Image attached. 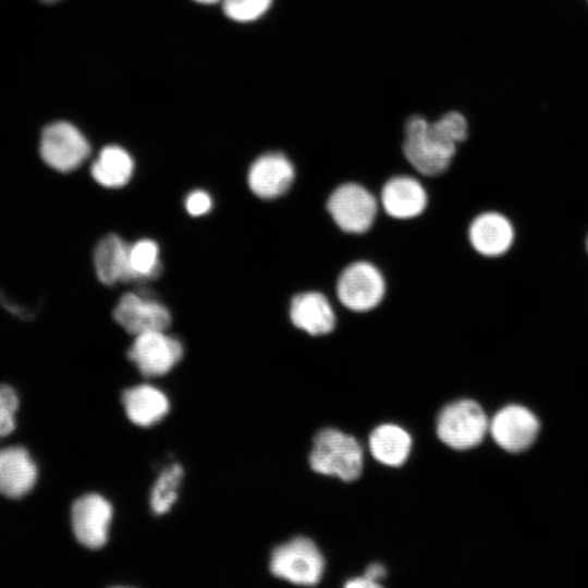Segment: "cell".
Listing matches in <instances>:
<instances>
[{
    "label": "cell",
    "mask_w": 588,
    "mask_h": 588,
    "mask_svg": "<svg viewBox=\"0 0 588 588\" xmlns=\"http://www.w3.org/2000/svg\"><path fill=\"white\" fill-rule=\"evenodd\" d=\"M467 135V121L460 112H448L432 123L414 115L405 123L403 154L418 173L436 176L449 169L457 144Z\"/></svg>",
    "instance_id": "1"
},
{
    "label": "cell",
    "mask_w": 588,
    "mask_h": 588,
    "mask_svg": "<svg viewBox=\"0 0 588 588\" xmlns=\"http://www.w3.org/2000/svg\"><path fill=\"white\" fill-rule=\"evenodd\" d=\"M309 464L316 473L353 481L363 469V450L354 437L324 428L314 438Z\"/></svg>",
    "instance_id": "2"
},
{
    "label": "cell",
    "mask_w": 588,
    "mask_h": 588,
    "mask_svg": "<svg viewBox=\"0 0 588 588\" xmlns=\"http://www.w3.org/2000/svg\"><path fill=\"white\" fill-rule=\"evenodd\" d=\"M488 431V417L482 407L473 400H460L448 404L437 419L439 439L455 450L475 448Z\"/></svg>",
    "instance_id": "3"
},
{
    "label": "cell",
    "mask_w": 588,
    "mask_h": 588,
    "mask_svg": "<svg viewBox=\"0 0 588 588\" xmlns=\"http://www.w3.org/2000/svg\"><path fill=\"white\" fill-rule=\"evenodd\" d=\"M324 569V560L308 538L296 537L277 547L270 558L271 573L296 585L315 586Z\"/></svg>",
    "instance_id": "4"
},
{
    "label": "cell",
    "mask_w": 588,
    "mask_h": 588,
    "mask_svg": "<svg viewBox=\"0 0 588 588\" xmlns=\"http://www.w3.org/2000/svg\"><path fill=\"white\" fill-rule=\"evenodd\" d=\"M327 211L338 225L346 233L360 234L368 231L378 212V204L373 195L357 183H344L329 196Z\"/></svg>",
    "instance_id": "5"
},
{
    "label": "cell",
    "mask_w": 588,
    "mask_h": 588,
    "mask_svg": "<svg viewBox=\"0 0 588 588\" xmlns=\"http://www.w3.org/2000/svg\"><path fill=\"white\" fill-rule=\"evenodd\" d=\"M385 293L384 279L377 267L356 261L343 269L336 281V296L350 310L365 313L376 308Z\"/></svg>",
    "instance_id": "6"
},
{
    "label": "cell",
    "mask_w": 588,
    "mask_h": 588,
    "mask_svg": "<svg viewBox=\"0 0 588 588\" xmlns=\"http://www.w3.org/2000/svg\"><path fill=\"white\" fill-rule=\"evenodd\" d=\"M89 152L87 139L71 123L53 122L42 130L40 156L45 163L56 171L66 173L77 169Z\"/></svg>",
    "instance_id": "7"
},
{
    "label": "cell",
    "mask_w": 588,
    "mask_h": 588,
    "mask_svg": "<svg viewBox=\"0 0 588 588\" xmlns=\"http://www.w3.org/2000/svg\"><path fill=\"white\" fill-rule=\"evenodd\" d=\"M183 353L177 339L156 330L135 335L127 355L144 376L159 377L170 372Z\"/></svg>",
    "instance_id": "8"
},
{
    "label": "cell",
    "mask_w": 588,
    "mask_h": 588,
    "mask_svg": "<svg viewBox=\"0 0 588 588\" xmlns=\"http://www.w3.org/2000/svg\"><path fill=\"white\" fill-rule=\"evenodd\" d=\"M540 424L527 407L510 404L499 409L489 421V432L504 451L520 453L536 440Z\"/></svg>",
    "instance_id": "9"
},
{
    "label": "cell",
    "mask_w": 588,
    "mask_h": 588,
    "mask_svg": "<svg viewBox=\"0 0 588 588\" xmlns=\"http://www.w3.org/2000/svg\"><path fill=\"white\" fill-rule=\"evenodd\" d=\"M113 509L100 494L82 495L71 510L72 529L77 541L88 549L106 544L112 520Z\"/></svg>",
    "instance_id": "10"
},
{
    "label": "cell",
    "mask_w": 588,
    "mask_h": 588,
    "mask_svg": "<svg viewBox=\"0 0 588 588\" xmlns=\"http://www.w3.org/2000/svg\"><path fill=\"white\" fill-rule=\"evenodd\" d=\"M113 318L133 335L166 331L171 322L170 313L162 304L131 292L121 296L113 309Z\"/></svg>",
    "instance_id": "11"
},
{
    "label": "cell",
    "mask_w": 588,
    "mask_h": 588,
    "mask_svg": "<svg viewBox=\"0 0 588 588\" xmlns=\"http://www.w3.org/2000/svg\"><path fill=\"white\" fill-rule=\"evenodd\" d=\"M295 176L292 162L280 152L257 158L249 168L248 185L259 198L273 199L285 194Z\"/></svg>",
    "instance_id": "12"
},
{
    "label": "cell",
    "mask_w": 588,
    "mask_h": 588,
    "mask_svg": "<svg viewBox=\"0 0 588 588\" xmlns=\"http://www.w3.org/2000/svg\"><path fill=\"white\" fill-rule=\"evenodd\" d=\"M468 240L478 254L485 257H499L512 247L515 230L504 215L487 211L471 221L468 228Z\"/></svg>",
    "instance_id": "13"
},
{
    "label": "cell",
    "mask_w": 588,
    "mask_h": 588,
    "mask_svg": "<svg viewBox=\"0 0 588 588\" xmlns=\"http://www.w3.org/2000/svg\"><path fill=\"white\" fill-rule=\"evenodd\" d=\"M37 477L36 464L24 448L0 450V494L9 499L23 498L34 488Z\"/></svg>",
    "instance_id": "14"
},
{
    "label": "cell",
    "mask_w": 588,
    "mask_h": 588,
    "mask_svg": "<svg viewBox=\"0 0 588 588\" xmlns=\"http://www.w3.org/2000/svg\"><path fill=\"white\" fill-rule=\"evenodd\" d=\"M381 204L384 211L394 219H413L424 212L427 193L416 179L397 175L382 186Z\"/></svg>",
    "instance_id": "15"
},
{
    "label": "cell",
    "mask_w": 588,
    "mask_h": 588,
    "mask_svg": "<svg viewBox=\"0 0 588 588\" xmlns=\"http://www.w3.org/2000/svg\"><path fill=\"white\" fill-rule=\"evenodd\" d=\"M292 323L309 335H324L333 331L335 314L320 292H304L293 296L290 305Z\"/></svg>",
    "instance_id": "16"
},
{
    "label": "cell",
    "mask_w": 588,
    "mask_h": 588,
    "mask_svg": "<svg viewBox=\"0 0 588 588\" xmlns=\"http://www.w3.org/2000/svg\"><path fill=\"white\" fill-rule=\"evenodd\" d=\"M122 404L128 419L140 427H150L168 414L167 395L150 384H138L124 391Z\"/></svg>",
    "instance_id": "17"
},
{
    "label": "cell",
    "mask_w": 588,
    "mask_h": 588,
    "mask_svg": "<svg viewBox=\"0 0 588 588\" xmlns=\"http://www.w3.org/2000/svg\"><path fill=\"white\" fill-rule=\"evenodd\" d=\"M128 248L117 234H107L95 247L94 265L96 274L103 284L131 281Z\"/></svg>",
    "instance_id": "18"
},
{
    "label": "cell",
    "mask_w": 588,
    "mask_h": 588,
    "mask_svg": "<svg viewBox=\"0 0 588 588\" xmlns=\"http://www.w3.org/2000/svg\"><path fill=\"white\" fill-rule=\"evenodd\" d=\"M372 456L383 465L401 466L407 460L412 449V438L402 427L383 424L372 430L369 437Z\"/></svg>",
    "instance_id": "19"
},
{
    "label": "cell",
    "mask_w": 588,
    "mask_h": 588,
    "mask_svg": "<svg viewBox=\"0 0 588 588\" xmlns=\"http://www.w3.org/2000/svg\"><path fill=\"white\" fill-rule=\"evenodd\" d=\"M133 171L132 157L126 150L115 145L102 148L90 169L94 180L110 188L124 186L131 180Z\"/></svg>",
    "instance_id": "20"
},
{
    "label": "cell",
    "mask_w": 588,
    "mask_h": 588,
    "mask_svg": "<svg viewBox=\"0 0 588 588\" xmlns=\"http://www.w3.org/2000/svg\"><path fill=\"white\" fill-rule=\"evenodd\" d=\"M183 476L184 471L180 464H172L160 473L152 486L149 500L155 514L162 515L172 509L177 500Z\"/></svg>",
    "instance_id": "21"
},
{
    "label": "cell",
    "mask_w": 588,
    "mask_h": 588,
    "mask_svg": "<svg viewBox=\"0 0 588 588\" xmlns=\"http://www.w3.org/2000/svg\"><path fill=\"white\" fill-rule=\"evenodd\" d=\"M131 281L154 279L160 272L159 247L152 240H139L128 248Z\"/></svg>",
    "instance_id": "22"
},
{
    "label": "cell",
    "mask_w": 588,
    "mask_h": 588,
    "mask_svg": "<svg viewBox=\"0 0 588 588\" xmlns=\"http://www.w3.org/2000/svg\"><path fill=\"white\" fill-rule=\"evenodd\" d=\"M272 0H222L224 13L237 22L259 19L271 5Z\"/></svg>",
    "instance_id": "23"
},
{
    "label": "cell",
    "mask_w": 588,
    "mask_h": 588,
    "mask_svg": "<svg viewBox=\"0 0 588 588\" xmlns=\"http://www.w3.org/2000/svg\"><path fill=\"white\" fill-rule=\"evenodd\" d=\"M17 409L19 397L15 391L9 385H0V439L14 431Z\"/></svg>",
    "instance_id": "24"
},
{
    "label": "cell",
    "mask_w": 588,
    "mask_h": 588,
    "mask_svg": "<svg viewBox=\"0 0 588 588\" xmlns=\"http://www.w3.org/2000/svg\"><path fill=\"white\" fill-rule=\"evenodd\" d=\"M185 207L191 216L198 217L210 211L212 200L207 192L197 189L187 195Z\"/></svg>",
    "instance_id": "25"
},
{
    "label": "cell",
    "mask_w": 588,
    "mask_h": 588,
    "mask_svg": "<svg viewBox=\"0 0 588 588\" xmlns=\"http://www.w3.org/2000/svg\"><path fill=\"white\" fill-rule=\"evenodd\" d=\"M345 587L348 588H378L381 587L380 583H376L369 578H367L365 575L360 577H355L350 579Z\"/></svg>",
    "instance_id": "26"
},
{
    "label": "cell",
    "mask_w": 588,
    "mask_h": 588,
    "mask_svg": "<svg viewBox=\"0 0 588 588\" xmlns=\"http://www.w3.org/2000/svg\"><path fill=\"white\" fill-rule=\"evenodd\" d=\"M385 574V568L380 563L370 564L365 572V576L376 583H379V580L384 578Z\"/></svg>",
    "instance_id": "27"
},
{
    "label": "cell",
    "mask_w": 588,
    "mask_h": 588,
    "mask_svg": "<svg viewBox=\"0 0 588 588\" xmlns=\"http://www.w3.org/2000/svg\"><path fill=\"white\" fill-rule=\"evenodd\" d=\"M199 3H207V4H210V3H216L218 2L219 0H195Z\"/></svg>",
    "instance_id": "28"
},
{
    "label": "cell",
    "mask_w": 588,
    "mask_h": 588,
    "mask_svg": "<svg viewBox=\"0 0 588 588\" xmlns=\"http://www.w3.org/2000/svg\"><path fill=\"white\" fill-rule=\"evenodd\" d=\"M41 1L48 2V3H52V2H56V1H58V0H41Z\"/></svg>",
    "instance_id": "29"
},
{
    "label": "cell",
    "mask_w": 588,
    "mask_h": 588,
    "mask_svg": "<svg viewBox=\"0 0 588 588\" xmlns=\"http://www.w3.org/2000/svg\"><path fill=\"white\" fill-rule=\"evenodd\" d=\"M586 248H587V252H588V236H587V240H586Z\"/></svg>",
    "instance_id": "30"
},
{
    "label": "cell",
    "mask_w": 588,
    "mask_h": 588,
    "mask_svg": "<svg viewBox=\"0 0 588 588\" xmlns=\"http://www.w3.org/2000/svg\"><path fill=\"white\" fill-rule=\"evenodd\" d=\"M586 1H587V3H588V0H586Z\"/></svg>",
    "instance_id": "31"
}]
</instances>
